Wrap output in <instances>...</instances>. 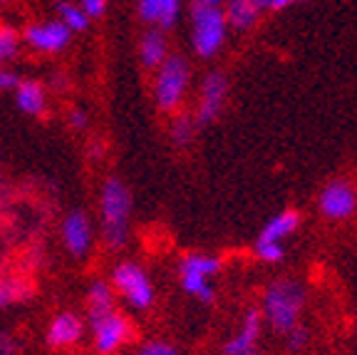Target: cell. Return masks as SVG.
Returning a JSON list of instances; mask_svg holds the SVG:
<instances>
[{
	"label": "cell",
	"mask_w": 357,
	"mask_h": 355,
	"mask_svg": "<svg viewBox=\"0 0 357 355\" xmlns=\"http://www.w3.org/2000/svg\"><path fill=\"white\" fill-rule=\"evenodd\" d=\"M245 355H258V353H256V350H253V353H245Z\"/></svg>",
	"instance_id": "cell-34"
},
{
	"label": "cell",
	"mask_w": 357,
	"mask_h": 355,
	"mask_svg": "<svg viewBox=\"0 0 357 355\" xmlns=\"http://www.w3.org/2000/svg\"><path fill=\"white\" fill-rule=\"evenodd\" d=\"M301 3H305V0H273V3H271V8H268V10H288V8L301 6Z\"/></svg>",
	"instance_id": "cell-30"
},
{
	"label": "cell",
	"mask_w": 357,
	"mask_h": 355,
	"mask_svg": "<svg viewBox=\"0 0 357 355\" xmlns=\"http://www.w3.org/2000/svg\"><path fill=\"white\" fill-rule=\"evenodd\" d=\"M191 65L186 57L169 55L162 65L156 67L154 78V102L162 112H176L189 92Z\"/></svg>",
	"instance_id": "cell-3"
},
{
	"label": "cell",
	"mask_w": 357,
	"mask_h": 355,
	"mask_svg": "<svg viewBox=\"0 0 357 355\" xmlns=\"http://www.w3.org/2000/svg\"><path fill=\"white\" fill-rule=\"evenodd\" d=\"M139 17L156 30H169L181 13V0H137Z\"/></svg>",
	"instance_id": "cell-14"
},
{
	"label": "cell",
	"mask_w": 357,
	"mask_h": 355,
	"mask_svg": "<svg viewBox=\"0 0 357 355\" xmlns=\"http://www.w3.org/2000/svg\"><path fill=\"white\" fill-rule=\"evenodd\" d=\"M84 305H87V318H97L105 316V313L114 311V291L107 281H92L87 289V298H84Z\"/></svg>",
	"instance_id": "cell-19"
},
{
	"label": "cell",
	"mask_w": 357,
	"mask_h": 355,
	"mask_svg": "<svg viewBox=\"0 0 357 355\" xmlns=\"http://www.w3.org/2000/svg\"><path fill=\"white\" fill-rule=\"evenodd\" d=\"M132 355H181V350L169 340H144Z\"/></svg>",
	"instance_id": "cell-24"
},
{
	"label": "cell",
	"mask_w": 357,
	"mask_h": 355,
	"mask_svg": "<svg viewBox=\"0 0 357 355\" xmlns=\"http://www.w3.org/2000/svg\"><path fill=\"white\" fill-rule=\"evenodd\" d=\"M84 338V318L75 311H60L50 318L45 343L52 350H70Z\"/></svg>",
	"instance_id": "cell-10"
},
{
	"label": "cell",
	"mask_w": 357,
	"mask_h": 355,
	"mask_svg": "<svg viewBox=\"0 0 357 355\" xmlns=\"http://www.w3.org/2000/svg\"><path fill=\"white\" fill-rule=\"evenodd\" d=\"M112 291L122 296L124 303L134 311H149L156 300L154 283L144 266L137 261H119L112 268Z\"/></svg>",
	"instance_id": "cell-5"
},
{
	"label": "cell",
	"mask_w": 357,
	"mask_h": 355,
	"mask_svg": "<svg viewBox=\"0 0 357 355\" xmlns=\"http://www.w3.org/2000/svg\"><path fill=\"white\" fill-rule=\"evenodd\" d=\"M22 298H28V286L17 281H0V311Z\"/></svg>",
	"instance_id": "cell-22"
},
{
	"label": "cell",
	"mask_w": 357,
	"mask_h": 355,
	"mask_svg": "<svg viewBox=\"0 0 357 355\" xmlns=\"http://www.w3.org/2000/svg\"><path fill=\"white\" fill-rule=\"evenodd\" d=\"M102 239L109 251H122L129 241V222H132V191L117 177L102 184L100 196Z\"/></svg>",
	"instance_id": "cell-1"
},
{
	"label": "cell",
	"mask_w": 357,
	"mask_h": 355,
	"mask_svg": "<svg viewBox=\"0 0 357 355\" xmlns=\"http://www.w3.org/2000/svg\"><path fill=\"white\" fill-rule=\"evenodd\" d=\"M17 48H20V38L15 30L0 28V67H6V62L17 55Z\"/></svg>",
	"instance_id": "cell-23"
},
{
	"label": "cell",
	"mask_w": 357,
	"mask_h": 355,
	"mask_svg": "<svg viewBox=\"0 0 357 355\" xmlns=\"http://www.w3.org/2000/svg\"><path fill=\"white\" fill-rule=\"evenodd\" d=\"M226 35H229V22L223 17L221 8L194 3L191 8V45H194L196 55L204 60L218 55L226 45Z\"/></svg>",
	"instance_id": "cell-4"
},
{
	"label": "cell",
	"mask_w": 357,
	"mask_h": 355,
	"mask_svg": "<svg viewBox=\"0 0 357 355\" xmlns=\"http://www.w3.org/2000/svg\"><path fill=\"white\" fill-rule=\"evenodd\" d=\"M70 122H73L75 129H84V127H87V115H84L82 110H75L73 112V119H70Z\"/></svg>",
	"instance_id": "cell-31"
},
{
	"label": "cell",
	"mask_w": 357,
	"mask_h": 355,
	"mask_svg": "<svg viewBox=\"0 0 357 355\" xmlns=\"http://www.w3.org/2000/svg\"><path fill=\"white\" fill-rule=\"evenodd\" d=\"M62 244H65L67 254L82 261L87 259L92 244H95V231H92V222L84 211H70L62 222Z\"/></svg>",
	"instance_id": "cell-11"
},
{
	"label": "cell",
	"mask_w": 357,
	"mask_h": 355,
	"mask_svg": "<svg viewBox=\"0 0 357 355\" xmlns=\"http://www.w3.org/2000/svg\"><path fill=\"white\" fill-rule=\"evenodd\" d=\"M263 333V316L261 311L251 308V311L245 313L243 321H241L238 331L226 340L223 345V355H245V353H253L256 350V343Z\"/></svg>",
	"instance_id": "cell-13"
},
{
	"label": "cell",
	"mask_w": 357,
	"mask_h": 355,
	"mask_svg": "<svg viewBox=\"0 0 357 355\" xmlns=\"http://www.w3.org/2000/svg\"><path fill=\"white\" fill-rule=\"evenodd\" d=\"M221 259L213 254H186L178 261V283L191 298L213 303V278L221 271Z\"/></svg>",
	"instance_id": "cell-6"
},
{
	"label": "cell",
	"mask_w": 357,
	"mask_h": 355,
	"mask_svg": "<svg viewBox=\"0 0 357 355\" xmlns=\"http://www.w3.org/2000/svg\"><path fill=\"white\" fill-rule=\"evenodd\" d=\"M298 226H301V214L293 209L288 211H280V214H275L271 222L263 226L261 236H258V241H271V244H285V241L293 236V233L298 231Z\"/></svg>",
	"instance_id": "cell-16"
},
{
	"label": "cell",
	"mask_w": 357,
	"mask_h": 355,
	"mask_svg": "<svg viewBox=\"0 0 357 355\" xmlns=\"http://www.w3.org/2000/svg\"><path fill=\"white\" fill-rule=\"evenodd\" d=\"M256 256L263 263H280L285 259V244H271V241H256Z\"/></svg>",
	"instance_id": "cell-25"
},
{
	"label": "cell",
	"mask_w": 357,
	"mask_h": 355,
	"mask_svg": "<svg viewBox=\"0 0 357 355\" xmlns=\"http://www.w3.org/2000/svg\"><path fill=\"white\" fill-rule=\"evenodd\" d=\"M229 100V78L221 70H211V73L204 78L199 92V105H196V124L199 127H206V124L216 122L221 117L223 107Z\"/></svg>",
	"instance_id": "cell-8"
},
{
	"label": "cell",
	"mask_w": 357,
	"mask_h": 355,
	"mask_svg": "<svg viewBox=\"0 0 357 355\" xmlns=\"http://www.w3.org/2000/svg\"><path fill=\"white\" fill-rule=\"evenodd\" d=\"M15 102L25 115L40 117L47 107V94L38 80H20L15 87Z\"/></svg>",
	"instance_id": "cell-18"
},
{
	"label": "cell",
	"mask_w": 357,
	"mask_h": 355,
	"mask_svg": "<svg viewBox=\"0 0 357 355\" xmlns=\"http://www.w3.org/2000/svg\"><path fill=\"white\" fill-rule=\"evenodd\" d=\"M271 3H273V0H256V6L261 8V10H268V8H271Z\"/></svg>",
	"instance_id": "cell-33"
},
{
	"label": "cell",
	"mask_w": 357,
	"mask_h": 355,
	"mask_svg": "<svg viewBox=\"0 0 357 355\" xmlns=\"http://www.w3.org/2000/svg\"><path fill=\"white\" fill-rule=\"evenodd\" d=\"M261 13L263 10L256 6V0H226L223 17L229 22V28L238 30V33H245V30H251L253 25H256Z\"/></svg>",
	"instance_id": "cell-17"
},
{
	"label": "cell",
	"mask_w": 357,
	"mask_h": 355,
	"mask_svg": "<svg viewBox=\"0 0 357 355\" xmlns=\"http://www.w3.org/2000/svg\"><path fill=\"white\" fill-rule=\"evenodd\" d=\"M196 3H201V6H213V8H221L226 0H196Z\"/></svg>",
	"instance_id": "cell-32"
},
{
	"label": "cell",
	"mask_w": 357,
	"mask_h": 355,
	"mask_svg": "<svg viewBox=\"0 0 357 355\" xmlns=\"http://www.w3.org/2000/svg\"><path fill=\"white\" fill-rule=\"evenodd\" d=\"M17 82H20L17 73H13V70H6V67H0V92H6V89H15Z\"/></svg>",
	"instance_id": "cell-29"
},
{
	"label": "cell",
	"mask_w": 357,
	"mask_h": 355,
	"mask_svg": "<svg viewBox=\"0 0 357 355\" xmlns=\"http://www.w3.org/2000/svg\"><path fill=\"white\" fill-rule=\"evenodd\" d=\"M22 38L38 52H60L67 48L73 33L60 20H50V22H40V25H30Z\"/></svg>",
	"instance_id": "cell-12"
},
{
	"label": "cell",
	"mask_w": 357,
	"mask_h": 355,
	"mask_svg": "<svg viewBox=\"0 0 357 355\" xmlns=\"http://www.w3.org/2000/svg\"><path fill=\"white\" fill-rule=\"evenodd\" d=\"M305 308V289L293 278H280L271 283L263 294V321L278 335H288L301 326V313Z\"/></svg>",
	"instance_id": "cell-2"
},
{
	"label": "cell",
	"mask_w": 357,
	"mask_h": 355,
	"mask_svg": "<svg viewBox=\"0 0 357 355\" xmlns=\"http://www.w3.org/2000/svg\"><path fill=\"white\" fill-rule=\"evenodd\" d=\"M57 17H60V22L70 30V33H82V30H87V25H89V17L84 15L82 8L75 6V3H60Z\"/></svg>",
	"instance_id": "cell-20"
},
{
	"label": "cell",
	"mask_w": 357,
	"mask_h": 355,
	"mask_svg": "<svg viewBox=\"0 0 357 355\" xmlns=\"http://www.w3.org/2000/svg\"><path fill=\"white\" fill-rule=\"evenodd\" d=\"M20 350H22V343L15 335L8 333V331L0 333V355H20Z\"/></svg>",
	"instance_id": "cell-26"
},
{
	"label": "cell",
	"mask_w": 357,
	"mask_h": 355,
	"mask_svg": "<svg viewBox=\"0 0 357 355\" xmlns=\"http://www.w3.org/2000/svg\"><path fill=\"white\" fill-rule=\"evenodd\" d=\"M318 209L330 222L350 219L357 209V191L347 182H342V179H335V182L325 184L323 191H320Z\"/></svg>",
	"instance_id": "cell-9"
},
{
	"label": "cell",
	"mask_w": 357,
	"mask_h": 355,
	"mask_svg": "<svg viewBox=\"0 0 357 355\" xmlns=\"http://www.w3.org/2000/svg\"><path fill=\"white\" fill-rule=\"evenodd\" d=\"M169 57V43L164 30L149 28L139 40V60L146 70H156Z\"/></svg>",
	"instance_id": "cell-15"
},
{
	"label": "cell",
	"mask_w": 357,
	"mask_h": 355,
	"mask_svg": "<svg viewBox=\"0 0 357 355\" xmlns=\"http://www.w3.org/2000/svg\"><path fill=\"white\" fill-rule=\"evenodd\" d=\"M196 129H199V124H196L194 115H178L176 119L172 122V139L176 147H189L191 142H194L196 137Z\"/></svg>",
	"instance_id": "cell-21"
},
{
	"label": "cell",
	"mask_w": 357,
	"mask_h": 355,
	"mask_svg": "<svg viewBox=\"0 0 357 355\" xmlns=\"http://www.w3.org/2000/svg\"><path fill=\"white\" fill-rule=\"evenodd\" d=\"M79 8H82V13L89 17V20H95V17L105 15L107 0H79Z\"/></svg>",
	"instance_id": "cell-27"
},
{
	"label": "cell",
	"mask_w": 357,
	"mask_h": 355,
	"mask_svg": "<svg viewBox=\"0 0 357 355\" xmlns=\"http://www.w3.org/2000/svg\"><path fill=\"white\" fill-rule=\"evenodd\" d=\"M87 328L97 355H117L134 335L132 321L124 313H119L117 308L105 313V316L87 318Z\"/></svg>",
	"instance_id": "cell-7"
},
{
	"label": "cell",
	"mask_w": 357,
	"mask_h": 355,
	"mask_svg": "<svg viewBox=\"0 0 357 355\" xmlns=\"http://www.w3.org/2000/svg\"><path fill=\"white\" fill-rule=\"evenodd\" d=\"M285 340H288V348L293 350V353H301L307 343V331L303 326H298L296 331H290V333L285 335Z\"/></svg>",
	"instance_id": "cell-28"
}]
</instances>
